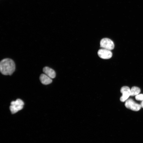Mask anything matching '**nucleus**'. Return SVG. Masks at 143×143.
<instances>
[{"label": "nucleus", "mask_w": 143, "mask_h": 143, "mask_svg": "<svg viewBox=\"0 0 143 143\" xmlns=\"http://www.w3.org/2000/svg\"><path fill=\"white\" fill-rule=\"evenodd\" d=\"M125 105L127 108L135 111L139 110L141 108L140 105L136 103L131 99H127L126 101Z\"/></svg>", "instance_id": "obj_4"}, {"label": "nucleus", "mask_w": 143, "mask_h": 143, "mask_svg": "<svg viewBox=\"0 0 143 143\" xmlns=\"http://www.w3.org/2000/svg\"><path fill=\"white\" fill-rule=\"evenodd\" d=\"M43 71L44 74L52 79H54L56 77V73L55 71L49 67H44Z\"/></svg>", "instance_id": "obj_7"}, {"label": "nucleus", "mask_w": 143, "mask_h": 143, "mask_svg": "<svg viewBox=\"0 0 143 143\" xmlns=\"http://www.w3.org/2000/svg\"><path fill=\"white\" fill-rule=\"evenodd\" d=\"M24 103L22 100L18 99L16 101H12L10 107V110L13 114L16 113L22 110L23 108Z\"/></svg>", "instance_id": "obj_2"}, {"label": "nucleus", "mask_w": 143, "mask_h": 143, "mask_svg": "<svg viewBox=\"0 0 143 143\" xmlns=\"http://www.w3.org/2000/svg\"><path fill=\"white\" fill-rule=\"evenodd\" d=\"M98 53L99 57L103 59H109L112 56L111 50L103 48L99 50Z\"/></svg>", "instance_id": "obj_6"}, {"label": "nucleus", "mask_w": 143, "mask_h": 143, "mask_svg": "<svg viewBox=\"0 0 143 143\" xmlns=\"http://www.w3.org/2000/svg\"><path fill=\"white\" fill-rule=\"evenodd\" d=\"M121 92L122 94V96L120 98L122 102L126 101L130 96L131 89L127 86L122 87L121 89Z\"/></svg>", "instance_id": "obj_5"}, {"label": "nucleus", "mask_w": 143, "mask_h": 143, "mask_svg": "<svg viewBox=\"0 0 143 143\" xmlns=\"http://www.w3.org/2000/svg\"><path fill=\"white\" fill-rule=\"evenodd\" d=\"M140 89L139 87H133L131 89L130 96H133L137 95L140 93Z\"/></svg>", "instance_id": "obj_9"}, {"label": "nucleus", "mask_w": 143, "mask_h": 143, "mask_svg": "<svg viewBox=\"0 0 143 143\" xmlns=\"http://www.w3.org/2000/svg\"><path fill=\"white\" fill-rule=\"evenodd\" d=\"M136 99L138 101L143 100V94H139L136 95L135 97Z\"/></svg>", "instance_id": "obj_10"}, {"label": "nucleus", "mask_w": 143, "mask_h": 143, "mask_svg": "<svg viewBox=\"0 0 143 143\" xmlns=\"http://www.w3.org/2000/svg\"><path fill=\"white\" fill-rule=\"evenodd\" d=\"M40 79L41 83L45 85L49 84L52 82V79L45 74H41Z\"/></svg>", "instance_id": "obj_8"}, {"label": "nucleus", "mask_w": 143, "mask_h": 143, "mask_svg": "<svg viewBox=\"0 0 143 143\" xmlns=\"http://www.w3.org/2000/svg\"><path fill=\"white\" fill-rule=\"evenodd\" d=\"M100 47L104 49L111 50L114 48V44L113 42L110 39L105 38L102 39L100 42Z\"/></svg>", "instance_id": "obj_3"}, {"label": "nucleus", "mask_w": 143, "mask_h": 143, "mask_svg": "<svg viewBox=\"0 0 143 143\" xmlns=\"http://www.w3.org/2000/svg\"><path fill=\"white\" fill-rule=\"evenodd\" d=\"M140 105L141 106V107L143 108V100L142 101V102L141 103Z\"/></svg>", "instance_id": "obj_11"}, {"label": "nucleus", "mask_w": 143, "mask_h": 143, "mask_svg": "<svg viewBox=\"0 0 143 143\" xmlns=\"http://www.w3.org/2000/svg\"><path fill=\"white\" fill-rule=\"evenodd\" d=\"M16 65L14 61L10 58H5L0 63V71L5 75H11L15 71Z\"/></svg>", "instance_id": "obj_1"}]
</instances>
